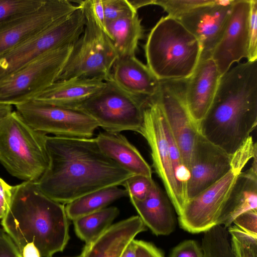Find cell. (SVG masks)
I'll return each instance as SVG.
<instances>
[{
    "label": "cell",
    "instance_id": "obj_11",
    "mask_svg": "<svg viewBox=\"0 0 257 257\" xmlns=\"http://www.w3.org/2000/svg\"><path fill=\"white\" fill-rule=\"evenodd\" d=\"M140 134L151 149L153 167L161 180L166 193L178 215L187 198L176 180L165 128V117L155 96L149 98L143 110V123Z\"/></svg>",
    "mask_w": 257,
    "mask_h": 257
},
{
    "label": "cell",
    "instance_id": "obj_1",
    "mask_svg": "<svg viewBox=\"0 0 257 257\" xmlns=\"http://www.w3.org/2000/svg\"><path fill=\"white\" fill-rule=\"evenodd\" d=\"M49 166L37 181L42 192L66 205L89 193L122 183L134 174L104 154L95 138L46 136Z\"/></svg>",
    "mask_w": 257,
    "mask_h": 257
},
{
    "label": "cell",
    "instance_id": "obj_26",
    "mask_svg": "<svg viewBox=\"0 0 257 257\" xmlns=\"http://www.w3.org/2000/svg\"><path fill=\"white\" fill-rule=\"evenodd\" d=\"M128 196L124 189L118 186L105 187L82 196L65 206L69 219L73 221L107 207L113 201Z\"/></svg>",
    "mask_w": 257,
    "mask_h": 257
},
{
    "label": "cell",
    "instance_id": "obj_32",
    "mask_svg": "<svg viewBox=\"0 0 257 257\" xmlns=\"http://www.w3.org/2000/svg\"><path fill=\"white\" fill-rule=\"evenodd\" d=\"M105 24L121 18L138 13L128 0H102Z\"/></svg>",
    "mask_w": 257,
    "mask_h": 257
},
{
    "label": "cell",
    "instance_id": "obj_36",
    "mask_svg": "<svg viewBox=\"0 0 257 257\" xmlns=\"http://www.w3.org/2000/svg\"><path fill=\"white\" fill-rule=\"evenodd\" d=\"M170 257H203L201 247L193 240H185L172 250Z\"/></svg>",
    "mask_w": 257,
    "mask_h": 257
},
{
    "label": "cell",
    "instance_id": "obj_25",
    "mask_svg": "<svg viewBox=\"0 0 257 257\" xmlns=\"http://www.w3.org/2000/svg\"><path fill=\"white\" fill-rule=\"evenodd\" d=\"M105 29L117 58L135 56L139 42L144 36L138 13L107 22Z\"/></svg>",
    "mask_w": 257,
    "mask_h": 257
},
{
    "label": "cell",
    "instance_id": "obj_45",
    "mask_svg": "<svg viewBox=\"0 0 257 257\" xmlns=\"http://www.w3.org/2000/svg\"><path fill=\"white\" fill-rule=\"evenodd\" d=\"M6 233L4 231V230L2 228H0V238L3 237L6 235Z\"/></svg>",
    "mask_w": 257,
    "mask_h": 257
},
{
    "label": "cell",
    "instance_id": "obj_31",
    "mask_svg": "<svg viewBox=\"0 0 257 257\" xmlns=\"http://www.w3.org/2000/svg\"><path fill=\"white\" fill-rule=\"evenodd\" d=\"M154 180L141 175H133L121 184L126 191L130 199L143 200L149 193Z\"/></svg>",
    "mask_w": 257,
    "mask_h": 257
},
{
    "label": "cell",
    "instance_id": "obj_9",
    "mask_svg": "<svg viewBox=\"0 0 257 257\" xmlns=\"http://www.w3.org/2000/svg\"><path fill=\"white\" fill-rule=\"evenodd\" d=\"M85 19L80 6L37 35L0 55V80L44 54L74 44L83 33Z\"/></svg>",
    "mask_w": 257,
    "mask_h": 257
},
{
    "label": "cell",
    "instance_id": "obj_23",
    "mask_svg": "<svg viewBox=\"0 0 257 257\" xmlns=\"http://www.w3.org/2000/svg\"><path fill=\"white\" fill-rule=\"evenodd\" d=\"M100 150L134 175L152 178V170L138 150L120 133L103 132L95 138Z\"/></svg>",
    "mask_w": 257,
    "mask_h": 257
},
{
    "label": "cell",
    "instance_id": "obj_28",
    "mask_svg": "<svg viewBox=\"0 0 257 257\" xmlns=\"http://www.w3.org/2000/svg\"><path fill=\"white\" fill-rule=\"evenodd\" d=\"M46 0H0V25L29 14Z\"/></svg>",
    "mask_w": 257,
    "mask_h": 257
},
{
    "label": "cell",
    "instance_id": "obj_17",
    "mask_svg": "<svg viewBox=\"0 0 257 257\" xmlns=\"http://www.w3.org/2000/svg\"><path fill=\"white\" fill-rule=\"evenodd\" d=\"M234 0H213L198 7L178 19L199 41L200 59L211 58L226 28Z\"/></svg>",
    "mask_w": 257,
    "mask_h": 257
},
{
    "label": "cell",
    "instance_id": "obj_33",
    "mask_svg": "<svg viewBox=\"0 0 257 257\" xmlns=\"http://www.w3.org/2000/svg\"><path fill=\"white\" fill-rule=\"evenodd\" d=\"M257 156L256 143L254 142L250 136L231 155V169L242 172L251 159Z\"/></svg>",
    "mask_w": 257,
    "mask_h": 257
},
{
    "label": "cell",
    "instance_id": "obj_21",
    "mask_svg": "<svg viewBox=\"0 0 257 257\" xmlns=\"http://www.w3.org/2000/svg\"><path fill=\"white\" fill-rule=\"evenodd\" d=\"M139 217L146 227L156 235H167L175 228V219L171 203L166 193L153 181L143 200L130 199Z\"/></svg>",
    "mask_w": 257,
    "mask_h": 257
},
{
    "label": "cell",
    "instance_id": "obj_6",
    "mask_svg": "<svg viewBox=\"0 0 257 257\" xmlns=\"http://www.w3.org/2000/svg\"><path fill=\"white\" fill-rule=\"evenodd\" d=\"M85 24L57 81L72 78L109 79L117 55L104 27L97 18L93 0L79 2Z\"/></svg>",
    "mask_w": 257,
    "mask_h": 257
},
{
    "label": "cell",
    "instance_id": "obj_14",
    "mask_svg": "<svg viewBox=\"0 0 257 257\" xmlns=\"http://www.w3.org/2000/svg\"><path fill=\"white\" fill-rule=\"evenodd\" d=\"M79 8L66 0H46L37 10L0 25V55L37 35Z\"/></svg>",
    "mask_w": 257,
    "mask_h": 257
},
{
    "label": "cell",
    "instance_id": "obj_22",
    "mask_svg": "<svg viewBox=\"0 0 257 257\" xmlns=\"http://www.w3.org/2000/svg\"><path fill=\"white\" fill-rule=\"evenodd\" d=\"M105 84V81L98 78H77L59 80L34 99L57 106L74 108L100 91Z\"/></svg>",
    "mask_w": 257,
    "mask_h": 257
},
{
    "label": "cell",
    "instance_id": "obj_35",
    "mask_svg": "<svg viewBox=\"0 0 257 257\" xmlns=\"http://www.w3.org/2000/svg\"><path fill=\"white\" fill-rule=\"evenodd\" d=\"M233 223L245 233L257 237V210H249L239 215Z\"/></svg>",
    "mask_w": 257,
    "mask_h": 257
},
{
    "label": "cell",
    "instance_id": "obj_27",
    "mask_svg": "<svg viewBox=\"0 0 257 257\" xmlns=\"http://www.w3.org/2000/svg\"><path fill=\"white\" fill-rule=\"evenodd\" d=\"M119 213L114 206L108 207L73 220L77 237L89 243L104 232Z\"/></svg>",
    "mask_w": 257,
    "mask_h": 257
},
{
    "label": "cell",
    "instance_id": "obj_18",
    "mask_svg": "<svg viewBox=\"0 0 257 257\" xmlns=\"http://www.w3.org/2000/svg\"><path fill=\"white\" fill-rule=\"evenodd\" d=\"M220 77L215 62L209 58L200 59L193 72L186 79L185 103L197 127L211 105Z\"/></svg>",
    "mask_w": 257,
    "mask_h": 257
},
{
    "label": "cell",
    "instance_id": "obj_7",
    "mask_svg": "<svg viewBox=\"0 0 257 257\" xmlns=\"http://www.w3.org/2000/svg\"><path fill=\"white\" fill-rule=\"evenodd\" d=\"M73 46L48 52L0 80V103H23L51 86L59 77Z\"/></svg>",
    "mask_w": 257,
    "mask_h": 257
},
{
    "label": "cell",
    "instance_id": "obj_41",
    "mask_svg": "<svg viewBox=\"0 0 257 257\" xmlns=\"http://www.w3.org/2000/svg\"><path fill=\"white\" fill-rule=\"evenodd\" d=\"M93 3L95 14L105 29V18L102 0H93Z\"/></svg>",
    "mask_w": 257,
    "mask_h": 257
},
{
    "label": "cell",
    "instance_id": "obj_2",
    "mask_svg": "<svg viewBox=\"0 0 257 257\" xmlns=\"http://www.w3.org/2000/svg\"><path fill=\"white\" fill-rule=\"evenodd\" d=\"M257 125V60L238 63L221 76L199 134L232 155Z\"/></svg>",
    "mask_w": 257,
    "mask_h": 257
},
{
    "label": "cell",
    "instance_id": "obj_24",
    "mask_svg": "<svg viewBox=\"0 0 257 257\" xmlns=\"http://www.w3.org/2000/svg\"><path fill=\"white\" fill-rule=\"evenodd\" d=\"M257 210V156L250 167L237 176L228 199L222 225L228 228L239 215Z\"/></svg>",
    "mask_w": 257,
    "mask_h": 257
},
{
    "label": "cell",
    "instance_id": "obj_38",
    "mask_svg": "<svg viewBox=\"0 0 257 257\" xmlns=\"http://www.w3.org/2000/svg\"><path fill=\"white\" fill-rule=\"evenodd\" d=\"M13 186L8 184L0 177V219L5 216L11 203Z\"/></svg>",
    "mask_w": 257,
    "mask_h": 257
},
{
    "label": "cell",
    "instance_id": "obj_3",
    "mask_svg": "<svg viewBox=\"0 0 257 257\" xmlns=\"http://www.w3.org/2000/svg\"><path fill=\"white\" fill-rule=\"evenodd\" d=\"M70 221L64 205L44 195L37 182L24 181L13 186L1 224L20 253L33 243L41 257H52L62 251L70 239Z\"/></svg>",
    "mask_w": 257,
    "mask_h": 257
},
{
    "label": "cell",
    "instance_id": "obj_42",
    "mask_svg": "<svg viewBox=\"0 0 257 257\" xmlns=\"http://www.w3.org/2000/svg\"><path fill=\"white\" fill-rule=\"evenodd\" d=\"M133 8L138 12L141 8L154 5V0H128Z\"/></svg>",
    "mask_w": 257,
    "mask_h": 257
},
{
    "label": "cell",
    "instance_id": "obj_20",
    "mask_svg": "<svg viewBox=\"0 0 257 257\" xmlns=\"http://www.w3.org/2000/svg\"><path fill=\"white\" fill-rule=\"evenodd\" d=\"M109 79L130 94L148 99L158 93L160 80L136 56L118 58Z\"/></svg>",
    "mask_w": 257,
    "mask_h": 257
},
{
    "label": "cell",
    "instance_id": "obj_5",
    "mask_svg": "<svg viewBox=\"0 0 257 257\" xmlns=\"http://www.w3.org/2000/svg\"><path fill=\"white\" fill-rule=\"evenodd\" d=\"M46 136L32 128L13 111L0 121L1 163L13 176L37 182L49 163Z\"/></svg>",
    "mask_w": 257,
    "mask_h": 257
},
{
    "label": "cell",
    "instance_id": "obj_29",
    "mask_svg": "<svg viewBox=\"0 0 257 257\" xmlns=\"http://www.w3.org/2000/svg\"><path fill=\"white\" fill-rule=\"evenodd\" d=\"M227 231L235 257H257V237L245 233L235 225L228 227Z\"/></svg>",
    "mask_w": 257,
    "mask_h": 257
},
{
    "label": "cell",
    "instance_id": "obj_37",
    "mask_svg": "<svg viewBox=\"0 0 257 257\" xmlns=\"http://www.w3.org/2000/svg\"><path fill=\"white\" fill-rule=\"evenodd\" d=\"M137 257H164L162 252L153 243L135 239Z\"/></svg>",
    "mask_w": 257,
    "mask_h": 257
},
{
    "label": "cell",
    "instance_id": "obj_16",
    "mask_svg": "<svg viewBox=\"0 0 257 257\" xmlns=\"http://www.w3.org/2000/svg\"><path fill=\"white\" fill-rule=\"evenodd\" d=\"M231 155L199 133L193 149L187 184V200L220 179L231 169Z\"/></svg>",
    "mask_w": 257,
    "mask_h": 257
},
{
    "label": "cell",
    "instance_id": "obj_19",
    "mask_svg": "<svg viewBox=\"0 0 257 257\" xmlns=\"http://www.w3.org/2000/svg\"><path fill=\"white\" fill-rule=\"evenodd\" d=\"M147 227L139 215L112 224L97 237L85 243L81 257H120L128 244Z\"/></svg>",
    "mask_w": 257,
    "mask_h": 257
},
{
    "label": "cell",
    "instance_id": "obj_46",
    "mask_svg": "<svg viewBox=\"0 0 257 257\" xmlns=\"http://www.w3.org/2000/svg\"><path fill=\"white\" fill-rule=\"evenodd\" d=\"M64 257H66V256H64ZM67 257H68V256H67ZM72 257H81V254H80L79 255L75 256H72Z\"/></svg>",
    "mask_w": 257,
    "mask_h": 257
},
{
    "label": "cell",
    "instance_id": "obj_39",
    "mask_svg": "<svg viewBox=\"0 0 257 257\" xmlns=\"http://www.w3.org/2000/svg\"><path fill=\"white\" fill-rule=\"evenodd\" d=\"M0 257H22L16 245L7 233L0 238Z\"/></svg>",
    "mask_w": 257,
    "mask_h": 257
},
{
    "label": "cell",
    "instance_id": "obj_4",
    "mask_svg": "<svg viewBox=\"0 0 257 257\" xmlns=\"http://www.w3.org/2000/svg\"><path fill=\"white\" fill-rule=\"evenodd\" d=\"M145 51L148 67L159 80H183L195 69L201 47L179 20L167 16L151 31Z\"/></svg>",
    "mask_w": 257,
    "mask_h": 257
},
{
    "label": "cell",
    "instance_id": "obj_43",
    "mask_svg": "<svg viewBox=\"0 0 257 257\" xmlns=\"http://www.w3.org/2000/svg\"><path fill=\"white\" fill-rule=\"evenodd\" d=\"M135 239L126 246L120 257H137Z\"/></svg>",
    "mask_w": 257,
    "mask_h": 257
},
{
    "label": "cell",
    "instance_id": "obj_30",
    "mask_svg": "<svg viewBox=\"0 0 257 257\" xmlns=\"http://www.w3.org/2000/svg\"><path fill=\"white\" fill-rule=\"evenodd\" d=\"M213 0H154V5L161 7L168 16L179 19L194 9L210 3Z\"/></svg>",
    "mask_w": 257,
    "mask_h": 257
},
{
    "label": "cell",
    "instance_id": "obj_44",
    "mask_svg": "<svg viewBox=\"0 0 257 257\" xmlns=\"http://www.w3.org/2000/svg\"><path fill=\"white\" fill-rule=\"evenodd\" d=\"M12 111V105L0 103V121Z\"/></svg>",
    "mask_w": 257,
    "mask_h": 257
},
{
    "label": "cell",
    "instance_id": "obj_15",
    "mask_svg": "<svg viewBox=\"0 0 257 257\" xmlns=\"http://www.w3.org/2000/svg\"><path fill=\"white\" fill-rule=\"evenodd\" d=\"M250 0H234L223 34L211 56L222 75L243 58H248Z\"/></svg>",
    "mask_w": 257,
    "mask_h": 257
},
{
    "label": "cell",
    "instance_id": "obj_12",
    "mask_svg": "<svg viewBox=\"0 0 257 257\" xmlns=\"http://www.w3.org/2000/svg\"><path fill=\"white\" fill-rule=\"evenodd\" d=\"M241 172L231 169L218 181L187 200L178 215L181 228L192 233H198L216 225H222L228 199Z\"/></svg>",
    "mask_w": 257,
    "mask_h": 257
},
{
    "label": "cell",
    "instance_id": "obj_10",
    "mask_svg": "<svg viewBox=\"0 0 257 257\" xmlns=\"http://www.w3.org/2000/svg\"><path fill=\"white\" fill-rule=\"evenodd\" d=\"M16 111L34 130L54 136L92 138L97 121L84 112L32 99L15 105Z\"/></svg>",
    "mask_w": 257,
    "mask_h": 257
},
{
    "label": "cell",
    "instance_id": "obj_13",
    "mask_svg": "<svg viewBox=\"0 0 257 257\" xmlns=\"http://www.w3.org/2000/svg\"><path fill=\"white\" fill-rule=\"evenodd\" d=\"M186 79L160 80L158 92L155 96L161 107L184 163L189 170L193 149L199 133L185 103Z\"/></svg>",
    "mask_w": 257,
    "mask_h": 257
},
{
    "label": "cell",
    "instance_id": "obj_8",
    "mask_svg": "<svg viewBox=\"0 0 257 257\" xmlns=\"http://www.w3.org/2000/svg\"><path fill=\"white\" fill-rule=\"evenodd\" d=\"M105 81L96 94L75 107L88 114L106 132L140 133L143 123V110L148 99L134 96L111 80Z\"/></svg>",
    "mask_w": 257,
    "mask_h": 257
},
{
    "label": "cell",
    "instance_id": "obj_34",
    "mask_svg": "<svg viewBox=\"0 0 257 257\" xmlns=\"http://www.w3.org/2000/svg\"><path fill=\"white\" fill-rule=\"evenodd\" d=\"M247 61L257 60V1L250 0L249 21L248 58Z\"/></svg>",
    "mask_w": 257,
    "mask_h": 257
},
{
    "label": "cell",
    "instance_id": "obj_40",
    "mask_svg": "<svg viewBox=\"0 0 257 257\" xmlns=\"http://www.w3.org/2000/svg\"><path fill=\"white\" fill-rule=\"evenodd\" d=\"M22 257H41L37 247L33 243L26 245L21 252Z\"/></svg>",
    "mask_w": 257,
    "mask_h": 257
}]
</instances>
